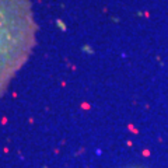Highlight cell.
<instances>
[{
    "instance_id": "obj_1",
    "label": "cell",
    "mask_w": 168,
    "mask_h": 168,
    "mask_svg": "<svg viewBox=\"0 0 168 168\" xmlns=\"http://www.w3.org/2000/svg\"><path fill=\"white\" fill-rule=\"evenodd\" d=\"M35 34L30 0H0V97L28 60Z\"/></svg>"
}]
</instances>
